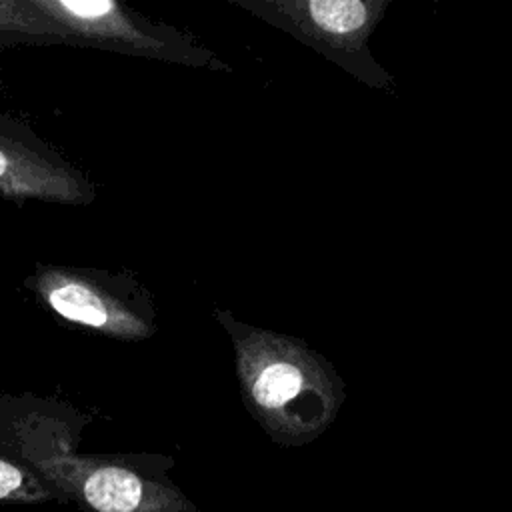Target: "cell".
<instances>
[{
  "instance_id": "obj_3",
  "label": "cell",
  "mask_w": 512,
  "mask_h": 512,
  "mask_svg": "<svg viewBox=\"0 0 512 512\" xmlns=\"http://www.w3.org/2000/svg\"><path fill=\"white\" fill-rule=\"evenodd\" d=\"M24 284L54 316L106 338L140 342L158 330L152 296L130 272L36 262Z\"/></svg>"
},
{
  "instance_id": "obj_2",
  "label": "cell",
  "mask_w": 512,
  "mask_h": 512,
  "mask_svg": "<svg viewBox=\"0 0 512 512\" xmlns=\"http://www.w3.org/2000/svg\"><path fill=\"white\" fill-rule=\"evenodd\" d=\"M214 318L232 340L242 396L254 412L278 426H314L340 404V376L302 340L244 324L230 310L216 308Z\"/></svg>"
},
{
  "instance_id": "obj_4",
  "label": "cell",
  "mask_w": 512,
  "mask_h": 512,
  "mask_svg": "<svg viewBox=\"0 0 512 512\" xmlns=\"http://www.w3.org/2000/svg\"><path fill=\"white\" fill-rule=\"evenodd\" d=\"M290 34L370 88L390 90L394 76L368 48L390 0H230Z\"/></svg>"
},
{
  "instance_id": "obj_5",
  "label": "cell",
  "mask_w": 512,
  "mask_h": 512,
  "mask_svg": "<svg viewBox=\"0 0 512 512\" xmlns=\"http://www.w3.org/2000/svg\"><path fill=\"white\" fill-rule=\"evenodd\" d=\"M28 2L66 36L68 44H86L184 66L232 70L230 64L198 44L192 36L152 22L114 0Z\"/></svg>"
},
{
  "instance_id": "obj_6",
  "label": "cell",
  "mask_w": 512,
  "mask_h": 512,
  "mask_svg": "<svg viewBox=\"0 0 512 512\" xmlns=\"http://www.w3.org/2000/svg\"><path fill=\"white\" fill-rule=\"evenodd\" d=\"M0 198L84 208L96 186L32 126L0 112Z\"/></svg>"
},
{
  "instance_id": "obj_7",
  "label": "cell",
  "mask_w": 512,
  "mask_h": 512,
  "mask_svg": "<svg viewBox=\"0 0 512 512\" xmlns=\"http://www.w3.org/2000/svg\"><path fill=\"white\" fill-rule=\"evenodd\" d=\"M0 502L62 504V498L32 468L0 454Z\"/></svg>"
},
{
  "instance_id": "obj_8",
  "label": "cell",
  "mask_w": 512,
  "mask_h": 512,
  "mask_svg": "<svg viewBox=\"0 0 512 512\" xmlns=\"http://www.w3.org/2000/svg\"><path fill=\"white\" fill-rule=\"evenodd\" d=\"M0 32L28 36L48 44H68L66 36L28 0H0Z\"/></svg>"
},
{
  "instance_id": "obj_1",
  "label": "cell",
  "mask_w": 512,
  "mask_h": 512,
  "mask_svg": "<svg viewBox=\"0 0 512 512\" xmlns=\"http://www.w3.org/2000/svg\"><path fill=\"white\" fill-rule=\"evenodd\" d=\"M0 454L32 468L62 504L84 512H178L162 478L160 458L142 454H84L76 426L40 408L0 412Z\"/></svg>"
}]
</instances>
